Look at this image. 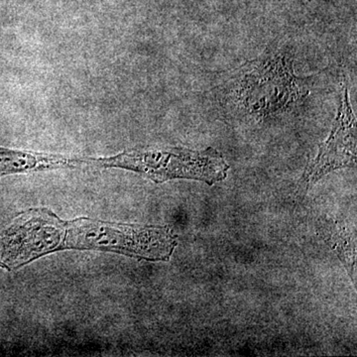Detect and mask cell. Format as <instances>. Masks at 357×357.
<instances>
[{"label":"cell","mask_w":357,"mask_h":357,"mask_svg":"<svg viewBox=\"0 0 357 357\" xmlns=\"http://www.w3.org/2000/svg\"><path fill=\"white\" fill-rule=\"evenodd\" d=\"M93 166L126 169L158 184L189 178L213 185L225 180L229 170L225 157L211 147L201 151L182 147L131 149L107 158L93 159Z\"/></svg>","instance_id":"cell-3"},{"label":"cell","mask_w":357,"mask_h":357,"mask_svg":"<svg viewBox=\"0 0 357 357\" xmlns=\"http://www.w3.org/2000/svg\"><path fill=\"white\" fill-rule=\"evenodd\" d=\"M307 95L304 79L294 73L292 59L278 50L230 70L215 89L225 114L257 121L287 112Z\"/></svg>","instance_id":"cell-2"},{"label":"cell","mask_w":357,"mask_h":357,"mask_svg":"<svg viewBox=\"0 0 357 357\" xmlns=\"http://www.w3.org/2000/svg\"><path fill=\"white\" fill-rule=\"evenodd\" d=\"M21 244L29 261L55 251L98 250L148 261H168L178 238L168 227L123 225L91 218L64 222L51 211L23 213Z\"/></svg>","instance_id":"cell-1"},{"label":"cell","mask_w":357,"mask_h":357,"mask_svg":"<svg viewBox=\"0 0 357 357\" xmlns=\"http://www.w3.org/2000/svg\"><path fill=\"white\" fill-rule=\"evenodd\" d=\"M91 164V159L69 158L63 155L35 153L0 147V178L37 171L77 168Z\"/></svg>","instance_id":"cell-5"},{"label":"cell","mask_w":357,"mask_h":357,"mask_svg":"<svg viewBox=\"0 0 357 357\" xmlns=\"http://www.w3.org/2000/svg\"><path fill=\"white\" fill-rule=\"evenodd\" d=\"M319 234L344 263L352 282L356 281V248L354 234L338 222H321Z\"/></svg>","instance_id":"cell-6"},{"label":"cell","mask_w":357,"mask_h":357,"mask_svg":"<svg viewBox=\"0 0 357 357\" xmlns=\"http://www.w3.org/2000/svg\"><path fill=\"white\" fill-rule=\"evenodd\" d=\"M356 162V119L349 100L347 84L330 136L319 145L317 156L307 164L298 183L297 194L304 196L311 185L337 169L354 168Z\"/></svg>","instance_id":"cell-4"}]
</instances>
